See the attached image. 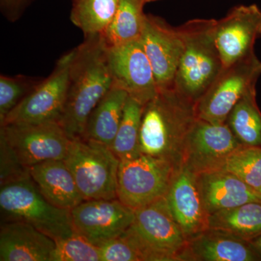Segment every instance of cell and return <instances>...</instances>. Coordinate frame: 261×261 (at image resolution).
Returning a JSON list of instances; mask_svg holds the SVG:
<instances>
[{"label": "cell", "instance_id": "cell-1", "mask_svg": "<svg viewBox=\"0 0 261 261\" xmlns=\"http://www.w3.org/2000/svg\"><path fill=\"white\" fill-rule=\"evenodd\" d=\"M113 84L107 47L100 34L73 49L68 93L58 123L70 140L83 138L91 113Z\"/></svg>", "mask_w": 261, "mask_h": 261}, {"label": "cell", "instance_id": "cell-2", "mask_svg": "<svg viewBox=\"0 0 261 261\" xmlns=\"http://www.w3.org/2000/svg\"><path fill=\"white\" fill-rule=\"evenodd\" d=\"M197 118L195 103L174 87L159 90L144 106L140 153L165 160L179 168L185 140Z\"/></svg>", "mask_w": 261, "mask_h": 261}, {"label": "cell", "instance_id": "cell-3", "mask_svg": "<svg viewBox=\"0 0 261 261\" xmlns=\"http://www.w3.org/2000/svg\"><path fill=\"white\" fill-rule=\"evenodd\" d=\"M214 19H195L178 27L184 49L174 80V89L195 103L205 94L223 68L215 42Z\"/></svg>", "mask_w": 261, "mask_h": 261}, {"label": "cell", "instance_id": "cell-4", "mask_svg": "<svg viewBox=\"0 0 261 261\" xmlns=\"http://www.w3.org/2000/svg\"><path fill=\"white\" fill-rule=\"evenodd\" d=\"M135 214L133 224L122 235L140 261L185 260L188 240L165 197L136 210Z\"/></svg>", "mask_w": 261, "mask_h": 261}, {"label": "cell", "instance_id": "cell-5", "mask_svg": "<svg viewBox=\"0 0 261 261\" xmlns=\"http://www.w3.org/2000/svg\"><path fill=\"white\" fill-rule=\"evenodd\" d=\"M0 211L2 222L23 221L55 241L75 233L70 210L49 202L31 177L2 185Z\"/></svg>", "mask_w": 261, "mask_h": 261}, {"label": "cell", "instance_id": "cell-6", "mask_svg": "<svg viewBox=\"0 0 261 261\" xmlns=\"http://www.w3.org/2000/svg\"><path fill=\"white\" fill-rule=\"evenodd\" d=\"M63 161L84 200L118 198L120 160L108 146L89 139H74Z\"/></svg>", "mask_w": 261, "mask_h": 261}, {"label": "cell", "instance_id": "cell-7", "mask_svg": "<svg viewBox=\"0 0 261 261\" xmlns=\"http://www.w3.org/2000/svg\"><path fill=\"white\" fill-rule=\"evenodd\" d=\"M177 169L167 161L142 153L120 161L117 197L134 211L164 198Z\"/></svg>", "mask_w": 261, "mask_h": 261}, {"label": "cell", "instance_id": "cell-8", "mask_svg": "<svg viewBox=\"0 0 261 261\" xmlns=\"http://www.w3.org/2000/svg\"><path fill=\"white\" fill-rule=\"evenodd\" d=\"M261 75V61L255 53L223 67L205 94L196 102L197 118L221 124L226 123L237 103L255 85Z\"/></svg>", "mask_w": 261, "mask_h": 261}, {"label": "cell", "instance_id": "cell-9", "mask_svg": "<svg viewBox=\"0 0 261 261\" xmlns=\"http://www.w3.org/2000/svg\"><path fill=\"white\" fill-rule=\"evenodd\" d=\"M73 56V49L63 55L57 61L51 74L7 115L0 126L58 122L66 101Z\"/></svg>", "mask_w": 261, "mask_h": 261}, {"label": "cell", "instance_id": "cell-10", "mask_svg": "<svg viewBox=\"0 0 261 261\" xmlns=\"http://www.w3.org/2000/svg\"><path fill=\"white\" fill-rule=\"evenodd\" d=\"M0 137L29 168L46 161L64 159L71 140L56 121L5 125L1 126Z\"/></svg>", "mask_w": 261, "mask_h": 261}, {"label": "cell", "instance_id": "cell-11", "mask_svg": "<svg viewBox=\"0 0 261 261\" xmlns=\"http://www.w3.org/2000/svg\"><path fill=\"white\" fill-rule=\"evenodd\" d=\"M70 212L75 232L97 247L123 234L135 217L118 198L84 200Z\"/></svg>", "mask_w": 261, "mask_h": 261}, {"label": "cell", "instance_id": "cell-12", "mask_svg": "<svg viewBox=\"0 0 261 261\" xmlns=\"http://www.w3.org/2000/svg\"><path fill=\"white\" fill-rule=\"evenodd\" d=\"M242 146L226 123L214 124L197 118L185 140L181 165L196 173L214 171Z\"/></svg>", "mask_w": 261, "mask_h": 261}, {"label": "cell", "instance_id": "cell-13", "mask_svg": "<svg viewBox=\"0 0 261 261\" xmlns=\"http://www.w3.org/2000/svg\"><path fill=\"white\" fill-rule=\"evenodd\" d=\"M107 50L113 84L145 106L157 95L159 89L141 39Z\"/></svg>", "mask_w": 261, "mask_h": 261}, {"label": "cell", "instance_id": "cell-14", "mask_svg": "<svg viewBox=\"0 0 261 261\" xmlns=\"http://www.w3.org/2000/svg\"><path fill=\"white\" fill-rule=\"evenodd\" d=\"M141 42L148 58L159 90L174 87L184 49L179 29L160 17L146 14Z\"/></svg>", "mask_w": 261, "mask_h": 261}, {"label": "cell", "instance_id": "cell-15", "mask_svg": "<svg viewBox=\"0 0 261 261\" xmlns=\"http://www.w3.org/2000/svg\"><path fill=\"white\" fill-rule=\"evenodd\" d=\"M260 37L261 10L256 5L235 7L224 18L216 20L215 42L223 67L254 54V46Z\"/></svg>", "mask_w": 261, "mask_h": 261}, {"label": "cell", "instance_id": "cell-16", "mask_svg": "<svg viewBox=\"0 0 261 261\" xmlns=\"http://www.w3.org/2000/svg\"><path fill=\"white\" fill-rule=\"evenodd\" d=\"M168 208L187 240L208 229V217L196 173L181 165L176 170L166 197Z\"/></svg>", "mask_w": 261, "mask_h": 261}, {"label": "cell", "instance_id": "cell-17", "mask_svg": "<svg viewBox=\"0 0 261 261\" xmlns=\"http://www.w3.org/2000/svg\"><path fill=\"white\" fill-rule=\"evenodd\" d=\"M56 241L23 221L2 222L0 260L51 261Z\"/></svg>", "mask_w": 261, "mask_h": 261}, {"label": "cell", "instance_id": "cell-18", "mask_svg": "<svg viewBox=\"0 0 261 261\" xmlns=\"http://www.w3.org/2000/svg\"><path fill=\"white\" fill-rule=\"evenodd\" d=\"M196 176L204 206L209 215L247 202H261L258 191L231 173L214 170L197 173Z\"/></svg>", "mask_w": 261, "mask_h": 261}, {"label": "cell", "instance_id": "cell-19", "mask_svg": "<svg viewBox=\"0 0 261 261\" xmlns=\"http://www.w3.org/2000/svg\"><path fill=\"white\" fill-rule=\"evenodd\" d=\"M261 256L249 242L228 233L207 229L188 240L185 260L255 261Z\"/></svg>", "mask_w": 261, "mask_h": 261}, {"label": "cell", "instance_id": "cell-20", "mask_svg": "<svg viewBox=\"0 0 261 261\" xmlns=\"http://www.w3.org/2000/svg\"><path fill=\"white\" fill-rule=\"evenodd\" d=\"M30 176L43 196L57 207L72 210L84 200L63 160L34 165L30 167Z\"/></svg>", "mask_w": 261, "mask_h": 261}, {"label": "cell", "instance_id": "cell-21", "mask_svg": "<svg viewBox=\"0 0 261 261\" xmlns=\"http://www.w3.org/2000/svg\"><path fill=\"white\" fill-rule=\"evenodd\" d=\"M128 94L113 84L88 118L83 138L100 142L111 148L119 128Z\"/></svg>", "mask_w": 261, "mask_h": 261}, {"label": "cell", "instance_id": "cell-22", "mask_svg": "<svg viewBox=\"0 0 261 261\" xmlns=\"http://www.w3.org/2000/svg\"><path fill=\"white\" fill-rule=\"evenodd\" d=\"M208 229L250 242L261 235V202H250L209 215Z\"/></svg>", "mask_w": 261, "mask_h": 261}, {"label": "cell", "instance_id": "cell-23", "mask_svg": "<svg viewBox=\"0 0 261 261\" xmlns=\"http://www.w3.org/2000/svg\"><path fill=\"white\" fill-rule=\"evenodd\" d=\"M143 0H120L112 21L100 34L107 48L118 47L142 37L146 14Z\"/></svg>", "mask_w": 261, "mask_h": 261}, {"label": "cell", "instance_id": "cell-24", "mask_svg": "<svg viewBox=\"0 0 261 261\" xmlns=\"http://www.w3.org/2000/svg\"><path fill=\"white\" fill-rule=\"evenodd\" d=\"M255 94V89L245 94L233 107L226 123L242 145L261 147V113Z\"/></svg>", "mask_w": 261, "mask_h": 261}, {"label": "cell", "instance_id": "cell-25", "mask_svg": "<svg viewBox=\"0 0 261 261\" xmlns=\"http://www.w3.org/2000/svg\"><path fill=\"white\" fill-rule=\"evenodd\" d=\"M120 0H73L70 20L84 36L101 34L111 23Z\"/></svg>", "mask_w": 261, "mask_h": 261}, {"label": "cell", "instance_id": "cell-26", "mask_svg": "<svg viewBox=\"0 0 261 261\" xmlns=\"http://www.w3.org/2000/svg\"><path fill=\"white\" fill-rule=\"evenodd\" d=\"M144 106L128 97L123 117L111 149L120 161L140 154V135Z\"/></svg>", "mask_w": 261, "mask_h": 261}, {"label": "cell", "instance_id": "cell-27", "mask_svg": "<svg viewBox=\"0 0 261 261\" xmlns=\"http://www.w3.org/2000/svg\"><path fill=\"white\" fill-rule=\"evenodd\" d=\"M217 170L234 175L258 191L261 187V147L242 146L230 154Z\"/></svg>", "mask_w": 261, "mask_h": 261}, {"label": "cell", "instance_id": "cell-28", "mask_svg": "<svg viewBox=\"0 0 261 261\" xmlns=\"http://www.w3.org/2000/svg\"><path fill=\"white\" fill-rule=\"evenodd\" d=\"M42 80L25 75L0 76V122L41 83Z\"/></svg>", "mask_w": 261, "mask_h": 261}, {"label": "cell", "instance_id": "cell-29", "mask_svg": "<svg viewBox=\"0 0 261 261\" xmlns=\"http://www.w3.org/2000/svg\"><path fill=\"white\" fill-rule=\"evenodd\" d=\"M51 261H101L99 247L74 233L56 241Z\"/></svg>", "mask_w": 261, "mask_h": 261}, {"label": "cell", "instance_id": "cell-30", "mask_svg": "<svg viewBox=\"0 0 261 261\" xmlns=\"http://www.w3.org/2000/svg\"><path fill=\"white\" fill-rule=\"evenodd\" d=\"M29 177L30 168L21 162L13 148L0 137V185Z\"/></svg>", "mask_w": 261, "mask_h": 261}, {"label": "cell", "instance_id": "cell-31", "mask_svg": "<svg viewBox=\"0 0 261 261\" xmlns=\"http://www.w3.org/2000/svg\"><path fill=\"white\" fill-rule=\"evenodd\" d=\"M101 261H140L135 249L121 235L99 246Z\"/></svg>", "mask_w": 261, "mask_h": 261}, {"label": "cell", "instance_id": "cell-32", "mask_svg": "<svg viewBox=\"0 0 261 261\" xmlns=\"http://www.w3.org/2000/svg\"><path fill=\"white\" fill-rule=\"evenodd\" d=\"M32 0H0L2 13L10 21L18 20Z\"/></svg>", "mask_w": 261, "mask_h": 261}, {"label": "cell", "instance_id": "cell-33", "mask_svg": "<svg viewBox=\"0 0 261 261\" xmlns=\"http://www.w3.org/2000/svg\"><path fill=\"white\" fill-rule=\"evenodd\" d=\"M249 243L251 245L254 250L261 256V235L257 237V238L254 239L252 241L249 242Z\"/></svg>", "mask_w": 261, "mask_h": 261}, {"label": "cell", "instance_id": "cell-34", "mask_svg": "<svg viewBox=\"0 0 261 261\" xmlns=\"http://www.w3.org/2000/svg\"><path fill=\"white\" fill-rule=\"evenodd\" d=\"M158 1V0H147V3H150V2Z\"/></svg>", "mask_w": 261, "mask_h": 261}, {"label": "cell", "instance_id": "cell-35", "mask_svg": "<svg viewBox=\"0 0 261 261\" xmlns=\"http://www.w3.org/2000/svg\"><path fill=\"white\" fill-rule=\"evenodd\" d=\"M258 192H259V193H260V195H261V187H260V190H258Z\"/></svg>", "mask_w": 261, "mask_h": 261}, {"label": "cell", "instance_id": "cell-36", "mask_svg": "<svg viewBox=\"0 0 261 261\" xmlns=\"http://www.w3.org/2000/svg\"><path fill=\"white\" fill-rule=\"evenodd\" d=\"M143 1H145L146 3H147V0H143Z\"/></svg>", "mask_w": 261, "mask_h": 261}]
</instances>
